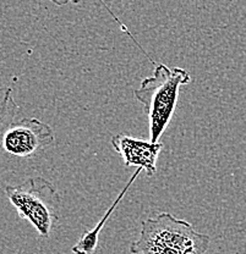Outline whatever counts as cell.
I'll return each mask as SVG.
<instances>
[{
	"label": "cell",
	"instance_id": "2",
	"mask_svg": "<svg viewBox=\"0 0 246 254\" xmlns=\"http://www.w3.org/2000/svg\"><path fill=\"white\" fill-rule=\"evenodd\" d=\"M191 82V75L181 67L156 65L153 75L142 79L140 88L134 91L137 102L144 105L150 124V141L160 142L161 136L170 124L175 113L180 87Z\"/></svg>",
	"mask_w": 246,
	"mask_h": 254
},
{
	"label": "cell",
	"instance_id": "1",
	"mask_svg": "<svg viewBox=\"0 0 246 254\" xmlns=\"http://www.w3.org/2000/svg\"><path fill=\"white\" fill-rule=\"evenodd\" d=\"M140 237L130 245L131 254H206L211 237L190 222L169 213L141 222Z\"/></svg>",
	"mask_w": 246,
	"mask_h": 254
},
{
	"label": "cell",
	"instance_id": "8",
	"mask_svg": "<svg viewBox=\"0 0 246 254\" xmlns=\"http://www.w3.org/2000/svg\"><path fill=\"white\" fill-rule=\"evenodd\" d=\"M49 1H52L57 6H65L68 4H79L81 0H49Z\"/></svg>",
	"mask_w": 246,
	"mask_h": 254
},
{
	"label": "cell",
	"instance_id": "7",
	"mask_svg": "<svg viewBox=\"0 0 246 254\" xmlns=\"http://www.w3.org/2000/svg\"><path fill=\"white\" fill-rule=\"evenodd\" d=\"M18 105L12 98L10 87H0V137L15 121Z\"/></svg>",
	"mask_w": 246,
	"mask_h": 254
},
{
	"label": "cell",
	"instance_id": "6",
	"mask_svg": "<svg viewBox=\"0 0 246 254\" xmlns=\"http://www.w3.org/2000/svg\"><path fill=\"white\" fill-rule=\"evenodd\" d=\"M141 171H144L141 168L136 169V171L132 174L131 179L129 180L128 184L124 186V189L121 190L120 193H119V195L116 197V199L114 200V202L112 203V205L109 206V209L105 211L104 215H103V218L100 219V220L98 221V224L96 225V227H93V229H91V230H86V231H83V234L81 235L80 240H79L78 242H76V245L74 246L73 248H71V251H73L74 254H94V252H96V250H97V247H98L99 234H100V231H102L103 227H104L105 222L108 221V219L110 218V215L114 213L116 206H118L119 203L123 200L124 195L126 194V192H128L129 189H130L131 185L134 184V181L136 180V177L139 176L140 174H141Z\"/></svg>",
	"mask_w": 246,
	"mask_h": 254
},
{
	"label": "cell",
	"instance_id": "4",
	"mask_svg": "<svg viewBox=\"0 0 246 254\" xmlns=\"http://www.w3.org/2000/svg\"><path fill=\"white\" fill-rule=\"evenodd\" d=\"M54 142V131L36 118L14 121L1 136L2 149L10 155L30 158Z\"/></svg>",
	"mask_w": 246,
	"mask_h": 254
},
{
	"label": "cell",
	"instance_id": "5",
	"mask_svg": "<svg viewBox=\"0 0 246 254\" xmlns=\"http://www.w3.org/2000/svg\"><path fill=\"white\" fill-rule=\"evenodd\" d=\"M115 152L123 158L124 165L141 168L147 176H153L157 171V159L163 149V143L135 138L130 134L119 133L110 139Z\"/></svg>",
	"mask_w": 246,
	"mask_h": 254
},
{
	"label": "cell",
	"instance_id": "3",
	"mask_svg": "<svg viewBox=\"0 0 246 254\" xmlns=\"http://www.w3.org/2000/svg\"><path fill=\"white\" fill-rule=\"evenodd\" d=\"M5 195L18 216L30 221L39 236H50L59 221L62 205V198L53 184L41 176L30 177L17 186L5 187Z\"/></svg>",
	"mask_w": 246,
	"mask_h": 254
}]
</instances>
